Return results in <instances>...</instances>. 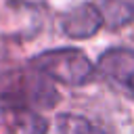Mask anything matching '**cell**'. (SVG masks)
I'll return each instance as SVG.
<instances>
[{
	"label": "cell",
	"instance_id": "1",
	"mask_svg": "<svg viewBox=\"0 0 134 134\" xmlns=\"http://www.w3.org/2000/svg\"><path fill=\"white\" fill-rule=\"evenodd\" d=\"M54 100L57 92L50 86L48 77L34 67L25 71H8L0 77V103L4 105V109L52 107Z\"/></svg>",
	"mask_w": 134,
	"mask_h": 134
},
{
	"label": "cell",
	"instance_id": "4",
	"mask_svg": "<svg viewBox=\"0 0 134 134\" xmlns=\"http://www.w3.org/2000/svg\"><path fill=\"white\" fill-rule=\"evenodd\" d=\"M61 25H63V31L71 38H90L105 25V21L96 4L84 2L71 8L69 13H65Z\"/></svg>",
	"mask_w": 134,
	"mask_h": 134
},
{
	"label": "cell",
	"instance_id": "7",
	"mask_svg": "<svg viewBox=\"0 0 134 134\" xmlns=\"http://www.w3.org/2000/svg\"><path fill=\"white\" fill-rule=\"evenodd\" d=\"M57 134H105V132L80 115L65 113L57 119Z\"/></svg>",
	"mask_w": 134,
	"mask_h": 134
},
{
	"label": "cell",
	"instance_id": "3",
	"mask_svg": "<svg viewBox=\"0 0 134 134\" xmlns=\"http://www.w3.org/2000/svg\"><path fill=\"white\" fill-rule=\"evenodd\" d=\"M96 69L107 80L121 86L126 92L134 94V50L111 48V50L100 54Z\"/></svg>",
	"mask_w": 134,
	"mask_h": 134
},
{
	"label": "cell",
	"instance_id": "2",
	"mask_svg": "<svg viewBox=\"0 0 134 134\" xmlns=\"http://www.w3.org/2000/svg\"><path fill=\"white\" fill-rule=\"evenodd\" d=\"M31 67L42 75H46L48 80H57L69 86L86 84L94 71V65L90 63V59L75 48L46 50L31 61Z\"/></svg>",
	"mask_w": 134,
	"mask_h": 134
},
{
	"label": "cell",
	"instance_id": "8",
	"mask_svg": "<svg viewBox=\"0 0 134 134\" xmlns=\"http://www.w3.org/2000/svg\"><path fill=\"white\" fill-rule=\"evenodd\" d=\"M13 2H17V4H25V6H36V4H40L42 0H13Z\"/></svg>",
	"mask_w": 134,
	"mask_h": 134
},
{
	"label": "cell",
	"instance_id": "6",
	"mask_svg": "<svg viewBox=\"0 0 134 134\" xmlns=\"http://www.w3.org/2000/svg\"><path fill=\"white\" fill-rule=\"evenodd\" d=\"M98 10L107 25L117 27L134 19V0H103V8Z\"/></svg>",
	"mask_w": 134,
	"mask_h": 134
},
{
	"label": "cell",
	"instance_id": "5",
	"mask_svg": "<svg viewBox=\"0 0 134 134\" xmlns=\"http://www.w3.org/2000/svg\"><path fill=\"white\" fill-rule=\"evenodd\" d=\"M4 134H46L48 121L36 111V109H4L2 117Z\"/></svg>",
	"mask_w": 134,
	"mask_h": 134
}]
</instances>
